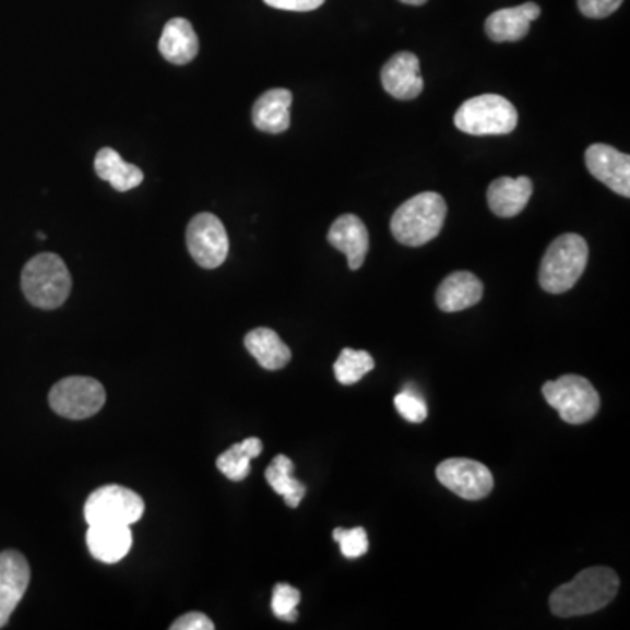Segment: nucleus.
I'll use <instances>...</instances> for the list:
<instances>
[{
	"mask_svg": "<svg viewBox=\"0 0 630 630\" xmlns=\"http://www.w3.org/2000/svg\"><path fill=\"white\" fill-rule=\"evenodd\" d=\"M95 173L102 181L110 182L116 191L133 190L144 181V173L132 164H124L123 158L110 147L98 151L95 158Z\"/></svg>",
	"mask_w": 630,
	"mask_h": 630,
	"instance_id": "nucleus-22",
	"label": "nucleus"
},
{
	"mask_svg": "<svg viewBox=\"0 0 630 630\" xmlns=\"http://www.w3.org/2000/svg\"><path fill=\"white\" fill-rule=\"evenodd\" d=\"M437 478L443 487L467 501L487 498L494 489L489 467L473 459H447L437 467Z\"/></svg>",
	"mask_w": 630,
	"mask_h": 630,
	"instance_id": "nucleus-10",
	"label": "nucleus"
},
{
	"mask_svg": "<svg viewBox=\"0 0 630 630\" xmlns=\"http://www.w3.org/2000/svg\"><path fill=\"white\" fill-rule=\"evenodd\" d=\"M328 242L344 252L347 257L348 269L359 270L370 249V235L359 217L354 214H344L331 226Z\"/></svg>",
	"mask_w": 630,
	"mask_h": 630,
	"instance_id": "nucleus-14",
	"label": "nucleus"
},
{
	"mask_svg": "<svg viewBox=\"0 0 630 630\" xmlns=\"http://www.w3.org/2000/svg\"><path fill=\"white\" fill-rule=\"evenodd\" d=\"M533 190L530 177H499L489 186L487 202L496 216L515 217L527 207Z\"/></svg>",
	"mask_w": 630,
	"mask_h": 630,
	"instance_id": "nucleus-17",
	"label": "nucleus"
},
{
	"mask_svg": "<svg viewBox=\"0 0 630 630\" xmlns=\"http://www.w3.org/2000/svg\"><path fill=\"white\" fill-rule=\"evenodd\" d=\"M23 295L37 309L62 307L71 295L72 278L62 258L43 252L28 261L22 272Z\"/></svg>",
	"mask_w": 630,
	"mask_h": 630,
	"instance_id": "nucleus-3",
	"label": "nucleus"
},
{
	"mask_svg": "<svg viewBox=\"0 0 630 630\" xmlns=\"http://www.w3.org/2000/svg\"><path fill=\"white\" fill-rule=\"evenodd\" d=\"M375 368L373 357L366 350H354V348H344L336 359L333 370L335 379L342 385H354L370 373Z\"/></svg>",
	"mask_w": 630,
	"mask_h": 630,
	"instance_id": "nucleus-25",
	"label": "nucleus"
},
{
	"mask_svg": "<svg viewBox=\"0 0 630 630\" xmlns=\"http://www.w3.org/2000/svg\"><path fill=\"white\" fill-rule=\"evenodd\" d=\"M400 2H403V4H408V5H423V4H426V2H428V0H400Z\"/></svg>",
	"mask_w": 630,
	"mask_h": 630,
	"instance_id": "nucleus-32",
	"label": "nucleus"
},
{
	"mask_svg": "<svg viewBox=\"0 0 630 630\" xmlns=\"http://www.w3.org/2000/svg\"><path fill=\"white\" fill-rule=\"evenodd\" d=\"M519 115L512 102L501 95H480L459 107L454 124L469 135H507L516 129Z\"/></svg>",
	"mask_w": 630,
	"mask_h": 630,
	"instance_id": "nucleus-5",
	"label": "nucleus"
},
{
	"mask_svg": "<svg viewBox=\"0 0 630 630\" xmlns=\"http://www.w3.org/2000/svg\"><path fill=\"white\" fill-rule=\"evenodd\" d=\"M173 630H212L216 629L214 623H212L211 618L205 617L203 613L191 611L182 615L181 618H177L170 626Z\"/></svg>",
	"mask_w": 630,
	"mask_h": 630,
	"instance_id": "nucleus-30",
	"label": "nucleus"
},
{
	"mask_svg": "<svg viewBox=\"0 0 630 630\" xmlns=\"http://www.w3.org/2000/svg\"><path fill=\"white\" fill-rule=\"evenodd\" d=\"M191 258L202 269L214 270L225 263L229 251L228 234L219 217L211 212L197 214L186 229Z\"/></svg>",
	"mask_w": 630,
	"mask_h": 630,
	"instance_id": "nucleus-9",
	"label": "nucleus"
},
{
	"mask_svg": "<svg viewBox=\"0 0 630 630\" xmlns=\"http://www.w3.org/2000/svg\"><path fill=\"white\" fill-rule=\"evenodd\" d=\"M301 594L295 586L287 583H277L272 595V611L275 617L284 621H296L298 618V604H300Z\"/></svg>",
	"mask_w": 630,
	"mask_h": 630,
	"instance_id": "nucleus-26",
	"label": "nucleus"
},
{
	"mask_svg": "<svg viewBox=\"0 0 630 630\" xmlns=\"http://www.w3.org/2000/svg\"><path fill=\"white\" fill-rule=\"evenodd\" d=\"M623 4V0H578V10L585 14L586 19H608L609 14Z\"/></svg>",
	"mask_w": 630,
	"mask_h": 630,
	"instance_id": "nucleus-29",
	"label": "nucleus"
},
{
	"mask_svg": "<svg viewBox=\"0 0 630 630\" xmlns=\"http://www.w3.org/2000/svg\"><path fill=\"white\" fill-rule=\"evenodd\" d=\"M484 296V284L472 272H454L440 284L437 305L441 312L454 313L469 309Z\"/></svg>",
	"mask_w": 630,
	"mask_h": 630,
	"instance_id": "nucleus-18",
	"label": "nucleus"
},
{
	"mask_svg": "<svg viewBox=\"0 0 630 630\" xmlns=\"http://www.w3.org/2000/svg\"><path fill=\"white\" fill-rule=\"evenodd\" d=\"M293 93L289 90L274 88L263 93L252 107V123L261 132L283 133L292 124Z\"/></svg>",
	"mask_w": 630,
	"mask_h": 630,
	"instance_id": "nucleus-19",
	"label": "nucleus"
},
{
	"mask_svg": "<svg viewBox=\"0 0 630 630\" xmlns=\"http://www.w3.org/2000/svg\"><path fill=\"white\" fill-rule=\"evenodd\" d=\"M589 261L585 238L576 234L560 235L548 247L539 265V286L551 295L573 289Z\"/></svg>",
	"mask_w": 630,
	"mask_h": 630,
	"instance_id": "nucleus-4",
	"label": "nucleus"
},
{
	"mask_svg": "<svg viewBox=\"0 0 630 630\" xmlns=\"http://www.w3.org/2000/svg\"><path fill=\"white\" fill-rule=\"evenodd\" d=\"M543 396L559 412L560 419L573 426L589 423L599 412V394L580 375H564L556 382H545Z\"/></svg>",
	"mask_w": 630,
	"mask_h": 630,
	"instance_id": "nucleus-6",
	"label": "nucleus"
},
{
	"mask_svg": "<svg viewBox=\"0 0 630 630\" xmlns=\"http://www.w3.org/2000/svg\"><path fill=\"white\" fill-rule=\"evenodd\" d=\"M589 173L608 186L609 190L629 199L630 197V156L623 155L608 144H592L585 153Z\"/></svg>",
	"mask_w": 630,
	"mask_h": 630,
	"instance_id": "nucleus-12",
	"label": "nucleus"
},
{
	"mask_svg": "<svg viewBox=\"0 0 630 630\" xmlns=\"http://www.w3.org/2000/svg\"><path fill=\"white\" fill-rule=\"evenodd\" d=\"M293 472H295V464H293L292 459L281 454L266 467L265 476L270 487L278 496H283L287 507L298 508L304 501L307 487L300 480H296Z\"/></svg>",
	"mask_w": 630,
	"mask_h": 630,
	"instance_id": "nucleus-24",
	"label": "nucleus"
},
{
	"mask_svg": "<svg viewBox=\"0 0 630 630\" xmlns=\"http://www.w3.org/2000/svg\"><path fill=\"white\" fill-rule=\"evenodd\" d=\"M394 406H396L397 414L408 423L420 424L428 419V405L411 389H405L403 393L394 397Z\"/></svg>",
	"mask_w": 630,
	"mask_h": 630,
	"instance_id": "nucleus-28",
	"label": "nucleus"
},
{
	"mask_svg": "<svg viewBox=\"0 0 630 630\" xmlns=\"http://www.w3.org/2000/svg\"><path fill=\"white\" fill-rule=\"evenodd\" d=\"M263 452L260 438H247L237 445L229 447L217 457L216 466L231 482L246 480L251 473V461Z\"/></svg>",
	"mask_w": 630,
	"mask_h": 630,
	"instance_id": "nucleus-23",
	"label": "nucleus"
},
{
	"mask_svg": "<svg viewBox=\"0 0 630 630\" xmlns=\"http://www.w3.org/2000/svg\"><path fill=\"white\" fill-rule=\"evenodd\" d=\"M620 580L609 568H586L571 582L551 592L550 609L560 618L582 617L608 606L617 595Z\"/></svg>",
	"mask_w": 630,
	"mask_h": 630,
	"instance_id": "nucleus-1",
	"label": "nucleus"
},
{
	"mask_svg": "<svg viewBox=\"0 0 630 630\" xmlns=\"http://www.w3.org/2000/svg\"><path fill=\"white\" fill-rule=\"evenodd\" d=\"M382 84L385 92L397 100H414L424 90L419 58L408 51L394 55L382 67Z\"/></svg>",
	"mask_w": 630,
	"mask_h": 630,
	"instance_id": "nucleus-13",
	"label": "nucleus"
},
{
	"mask_svg": "<svg viewBox=\"0 0 630 630\" xmlns=\"http://www.w3.org/2000/svg\"><path fill=\"white\" fill-rule=\"evenodd\" d=\"M542 8L534 2L507 8L490 14L485 32L494 43H516L530 34L531 22L539 19Z\"/></svg>",
	"mask_w": 630,
	"mask_h": 630,
	"instance_id": "nucleus-15",
	"label": "nucleus"
},
{
	"mask_svg": "<svg viewBox=\"0 0 630 630\" xmlns=\"http://www.w3.org/2000/svg\"><path fill=\"white\" fill-rule=\"evenodd\" d=\"M326 0H265V4L275 10L296 11V13H307V11L319 10Z\"/></svg>",
	"mask_w": 630,
	"mask_h": 630,
	"instance_id": "nucleus-31",
	"label": "nucleus"
},
{
	"mask_svg": "<svg viewBox=\"0 0 630 630\" xmlns=\"http://www.w3.org/2000/svg\"><path fill=\"white\" fill-rule=\"evenodd\" d=\"M144 501L133 490L121 485H106L90 494L84 504L86 524L132 525L144 515Z\"/></svg>",
	"mask_w": 630,
	"mask_h": 630,
	"instance_id": "nucleus-7",
	"label": "nucleus"
},
{
	"mask_svg": "<svg viewBox=\"0 0 630 630\" xmlns=\"http://www.w3.org/2000/svg\"><path fill=\"white\" fill-rule=\"evenodd\" d=\"M31 583V568L16 550L0 554V629H4Z\"/></svg>",
	"mask_w": 630,
	"mask_h": 630,
	"instance_id": "nucleus-11",
	"label": "nucleus"
},
{
	"mask_svg": "<svg viewBox=\"0 0 630 630\" xmlns=\"http://www.w3.org/2000/svg\"><path fill=\"white\" fill-rule=\"evenodd\" d=\"M49 405L66 419H88L106 405V389L90 377H69L54 385Z\"/></svg>",
	"mask_w": 630,
	"mask_h": 630,
	"instance_id": "nucleus-8",
	"label": "nucleus"
},
{
	"mask_svg": "<svg viewBox=\"0 0 630 630\" xmlns=\"http://www.w3.org/2000/svg\"><path fill=\"white\" fill-rule=\"evenodd\" d=\"M333 539L340 545V550L344 554L345 559H357V557L365 556L370 543H368V534L362 527H354V530H338L333 531Z\"/></svg>",
	"mask_w": 630,
	"mask_h": 630,
	"instance_id": "nucleus-27",
	"label": "nucleus"
},
{
	"mask_svg": "<svg viewBox=\"0 0 630 630\" xmlns=\"http://www.w3.org/2000/svg\"><path fill=\"white\" fill-rule=\"evenodd\" d=\"M158 48L167 62L186 66L199 55L200 43L188 20L173 19L165 25Z\"/></svg>",
	"mask_w": 630,
	"mask_h": 630,
	"instance_id": "nucleus-20",
	"label": "nucleus"
},
{
	"mask_svg": "<svg viewBox=\"0 0 630 630\" xmlns=\"http://www.w3.org/2000/svg\"><path fill=\"white\" fill-rule=\"evenodd\" d=\"M445 216L447 203L443 197L426 191L400 205L391 219V231L403 246H426L440 235Z\"/></svg>",
	"mask_w": 630,
	"mask_h": 630,
	"instance_id": "nucleus-2",
	"label": "nucleus"
},
{
	"mask_svg": "<svg viewBox=\"0 0 630 630\" xmlns=\"http://www.w3.org/2000/svg\"><path fill=\"white\" fill-rule=\"evenodd\" d=\"M90 554L104 564H116L132 550L130 525L93 524L86 533Z\"/></svg>",
	"mask_w": 630,
	"mask_h": 630,
	"instance_id": "nucleus-16",
	"label": "nucleus"
},
{
	"mask_svg": "<svg viewBox=\"0 0 630 630\" xmlns=\"http://www.w3.org/2000/svg\"><path fill=\"white\" fill-rule=\"evenodd\" d=\"M243 344L265 370L277 371L292 361V350L270 328H257V330L249 331Z\"/></svg>",
	"mask_w": 630,
	"mask_h": 630,
	"instance_id": "nucleus-21",
	"label": "nucleus"
}]
</instances>
